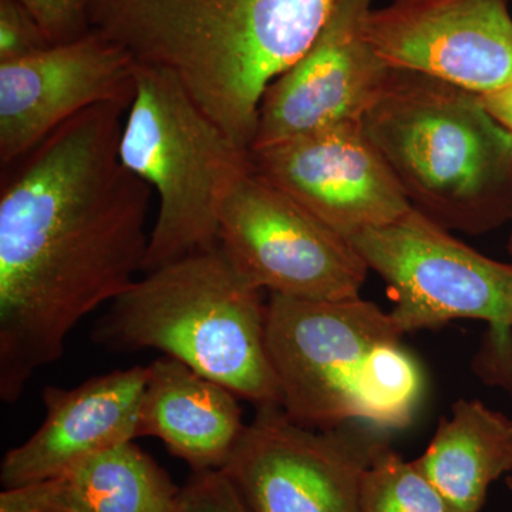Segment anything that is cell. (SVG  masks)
<instances>
[{
    "instance_id": "obj_1",
    "label": "cell",
    "mask_w": 512,
    "mask_h": 512,
    "mask_svg": "<svg viewBox=\"0 0 512 512\" xmlns=\"http://www.w3.org/2000/svg\"><path fill=\"white\" fill-rule=\"evenodd\" d=\"M130 104L101 103L77 114L3 177L0 399L6 404L19 402L37 370L64 355L86 316L144 274L153 190L121 163Z\"/></svg>"
},
{
    "instance_id": "obj_2",
    "label": "cell",
    "mask_w": 512,
    "mask_h": 512,
    "mask_svg": "<svg viewBox=\"0 0 512 512\" xmlns=\"http://www.w3.org/2000/svg\"><path fill=\"white\" fill-rule=\"evenodd\" d=\"M340 0H86L90 29L170 70L251 150L268 87L318 39Z\"/></svg>"
},
{
    "instance_id": "obj_3",
    "label": "cell",
    "mask_w": 512,
    "mask_h": 512,
    "mask_svg": "<svg viewBox=\"0 0 512 512\" xmlns=\"http://www.w3.org/2000/svg\"><path fill=\"white\" fill-rule=\"evenodd\" d=\"M363 126L410 205L441 227L478 235L512 218V133L478 94L393 70Z\"/></svg>"
},
{
    "instance_id": "obj_4",
    "label": "cell",
    "mask_w": 512,
    "mask_h": 512,
    "mask_svg": "<svg viewBox=\"0 0 512 512\" xmlns=\"http://www.w3.org/2000/svg\"><path fill=\"white\" fill-rule=\"evenodd\" d=\"M262 295L218 245L143 274L110 303L92 339L110 352L160 350L255 407L281 406Z\"/></svg>"
},
{
    "instance_id": "obj_5",
    "label": "cell",
    "mask_w": 512,
    "mask_h": 512,
    "mask_svg": "<svg viewBox=\"0 0 512 512\" xmlns=\"http://www.w3.org/2000/svg\"><path fill=\"white\" fill-rule=\"evenodd\" d=\"M119 153L158 198L144 274L220 245L222 207L254 170L251 150L232 140L170 70L137 62Z\"/></svg>"
},
{
    "instance_id": "obj_6",
    "label": "cell",
    "mask_w": 512,
    "mask_h": 512,
    "mask_svg": "<svg viewBox=\"0 0 512 512\" xmlns=\"http://www.w3.org/2000/svg\"><path fill=\"white\" fill-rule=\"evenodd\" d=\"M349 241L386 282L390 316L403 335L454 320L484 322L474 370L488 386L512 393V264L480 254L414 208Z\"/></svg>"
},
{
    "instance_id": "obj_7",
    "label": "cell",
    "mask_w": 512,
    "mask_h": 512,
    "mask_svg": "<svg viewBox=\"0 0 512 512\" xmlns=\"http://www.w3.org/2000/svg\"><path fill=\"white\" fill-rule=\"evenodd\" d=\"M384 431L363 421L311 429L281 406L256 407L222 471L252 512H362L360 481L390 444Z\"/></svg>"
},
{
    "instance_id": "obj_8",
    "label": "cell",
    "mask_w": 512,
    "mask_h": 512,
    "mask_svg": "<svg viewBox=\"0 0 512 512\" xmlns=\"http://www.w3.org/2000/svg\"><path fill=\"white\" fill-rule=\"evenodd\" d=\"M390 312L359 298L305 301L269 295L266 348L289 419L332 429L355 419V380L370 350L402 340Z\"/></svg>"
},
{
    "instance_id": "obj_9",
    "label": "cell",
    "mask_w": 512,
    "mask_h": 512,
    "mask_svg": "<svg viewBox=\"0 0 512 512\" xmlns=\"http://www.w3.org/2000/svg\"><path fill=\"white\" fill-rule=\"evenodd\" d=\"M220 245L255 288L285 298H359L369 271L349 239L254 170L222 207Z\"/></svg>"
},
{
    "instance_id": "obj_10",
    "label": "cell",
    "mask_w": 512,
    "mask_h": 512,
    "mask_svg": "<svg viewBox=\"0 0 512 512\" xmlns=\"http://www.w3.org/2000/svg\"><path fill=\"white\" fill-rule=\"evenodd\" d=\"M512 0H393L366 36L390 69L485 94L512 83Z\"/></svg>"
},
{
    "instance_id": "obj_11",
    "label": "cell",
    "mask_w": 512,
    "mask_h": 512,
    "mask_svg": "<svg viewBox=\"0 0 512 512\" xmlns=\"http://www.w3.org/2000/svg\"><path fill=\"white\" fill-rule=\"evenodd\" d=\"M372 0H340L305 53L268 87L251 150L363 121L393 69L366 36Z\"/></svg>"
},
{
    "instance_id": "obj_12",
    "label": "cell",
    "mask_w": 512,
    "mask_h": 512,
    "mask_svg": "<svg viewBox=\"0 0 512 512\" xmlns=\"http://www.w3.org/2000/svg\"><path fill=\"white\" fill-rule=\"evenodd\" d=\"M254 173L346 239L412 210L363 121L251 150Z\"/></svg>"
},
{
    "instance_id": "obj_13",
    "label": "cell",
    "mask_w": 512,
    "mask_h": 512,
    "mask_svg": "<svg viewBox=\"0 0 512 512\" xmlns=\"http://www.w3.org/2000/svg\"><path fill=\"white\" fill-rule=\"evenodd\" d=\"M137 60L97 30L0 63V163L8 168L90 107L131 101Z\"/></svg>"
},
{
    "instance_id": "obj_14",
    "label": "cell",
    "mask_w": 512,
    "mask_h": 512,
    "mask_svg": "<svg viewBox=\"0 0 512 512\" xmlns=\"http://www.w3.org/2000/svg\"><path fill=\"white\" fill-rule=\"evenodd\" d=\"M147 366L114 370L72 387L47 386L46 417L0 464L5 488L40 483L87 458L137 439Z\"/></svg>"
},
{
    "instance_id": "obj_15",
    "label": "cell",
    "mask_w": 512,
    "mask_h": 512,
    "mask_svg": "<svg viewBox=\"0 0 512 512\" xmlns=\"http://www.w3.org/2000/svg\"><path fill=\"white\" fill-rule=\"evenodd\" d=\"M237 394L163 355L147 366L137 437H156L191 471L222 470L247 424Z\"/></svg>"
},
{
    "instance_id": "obj_16",
    "label": "cell",
    "mask_w": 512,
    "mask_h": 512,
    "mask_svg": "<svg viewBox=\"0 0 512 512\" xmlns=\"http://www.w3.org/2000/svg\"><path fill=\"white\" fill-rule=\"evenodd\" d=\"M181 487L134 441L0 494V512H180Z\"/></svg>"
},
{
    "instance_id": "obj_17",
    "label": "cell",
    "mask_w": 512,
    "mask_h": 512,
    "mask_svg": "<svg viewBox=\"0 0 512 512\" xmlns=\"http://www.w3.org/2000/svg\"><path fill=\"white\" fill-rule=\"evenodd\" d=\"M413 461L457 512H481L491 485L512 470V420L481 400H457Z\"/></svg>"
},
{
    "instance_id": "obj_18",
    "label": "cell",
    "mask_w": 512,
    "mask_h": 512,
    "mask_svg": "<svg viewBox=\"0 0 512 512\" xmlns=\"http://www.w3.org/2000/svg\"><path fill=\"white\" fill-rule=\"evenodd\" d=\"M424 377L402 340L370 350L355 380V419L382 430L403 429L413 420Z\"/></svg>"
},
{
    "instance_id": "obj_19",
    "label": "cell",
    "mask_w": 512,
    "mask_h": 512,
    "mask_svg": "<svg viewBox=\"0 0 512 512\" xmlns=\"http://www.w3.org/2000/svg\"><path fill=\"white\" fill-rule=\"evenodd\" d=\"M362 512H457L414 461L387 444L377 451L360 481Z\"/></svg>"
},
{
    "instance_id": "obj_20",
    "label": "cell",
    "mask_w": 512,
    "mask_h": 512,
    "mask_svg": "<svg viewBox=\"0 0 512 512\" xmlns=\"http://www.w3.org/2000/svg\"><path fill=\"white\" fill-rule=\"evenodd\" d=\"M50 46L45 30L20 0H0V63L35 55Z\"/></svg>"
},
{
    "instance_id": "obj_21",
    "label": "cell",
    "mask_w": 512,
    "mask_h": 512,
    "mask_svg": "<svg viewBox=\"0 0 512 512\" xmlns=\"http://www.w3.org/2000/svg\"><path fill=\"white\" fill-rule=\"evenodd\" d=\"M180 512H252L222 470L191 471L180 490Z\"/></svg>"
},
{
    "instance_id": "obj_22",
    "label": "cell",
    "mask_w": 512,
    "mask_h": 512,
    "mask_svg": "<svg viewBox=\"0 0 512 512\" xmlns=\"http://www.w3.org/2000/svg\"><path fill=\"white\" fill-rule=\"evenodd\" d=\"M33 13L52 45L72 42L90 32L86 0H20Z\"/></svg>"
},
{
    "instance_id": "obj_23",
    "label": "cell",
    "mask_w": 512,
    "mask_h": 512,
    "mask_svg": "<svg viewBox=\"0 0 512 512\" xmlns=\"http://www.w3.org/2000/svg\"><path fill=\"white\" fill-rule=\"evenodd\" d=\"M485 110L512 133V83L494 92L478 94Z\"/></svg>"
},
{
    "instance_id": "obj_24",
    "label": "cell",
    "mask_w": 512,
    "mask_h": 512,
    "mask_svg": "<svg viewBox=\"0 0 512 512\" xmlns=\"http://www.w3.org/2000/svg\"><path fill=\"white\" fill-rule=\"evenodd\" d=\"M505 484H507V488L508 490H510L512 497V477H507V480H505Z\"/></svg>"
},
{
    "instance_id": "obj_25",
    "label": "cell",
    "mask_w": 512,
    "mask_h": 512,
    "mask_svg": "<svg viewBox=\"0 0 512 512\" xmlns=\"http://www.w3.org/2000/svg\"><path fill=\"white\" fill-rule=\"evenodd\" d=\"M508 252H510L511 259H512V231L510 235V242H508Z\"/></svg>"
},
{
    "instance_id": "obj_26",
    "label": "cell",
    "mask_w": 512,
    "mask_h": 512,
    "mask_svg": "<svg viewBox=\"0 0 512 512\" xmlns=\"http://www.w3.org/2000/svg\"><path fill=\"white\" fill-rule=\"evenodd\" d=\"M511 396H512V393H511Z\"/></svg>"
}]
</instances>
